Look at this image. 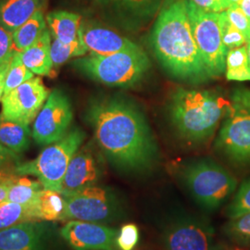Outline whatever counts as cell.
Returning a JSON list of instances; mask_svg holds the SVG:
<instances>
[{
  "label": "cell",
  "instance_id": "36",
  "mask_svg": "<svg viewBox=\"0 0 250 250\" xmlns=\"http://www.w3.org/2000/svg\"><path fill=\"white\" fill-rule=\"evenodd\" d=\"M197 8L207 12L220 13L224 11L222 0H190Z\"/></svg>",
  "mask_w": 250,
  "mask_h": 250
},
{
  "label": "cell",
  "instance_id": "4",
  "mask_svg": "<svg viewBox=\"0 0 250 250\" xmlns=\"http://www.w3.org/2000/svg\"><path fill=\"white\" fill-rule=\"evenodd\" d=\"M74 68L91 80L110 87L130 88L143 80L150 61L141 47L106 56L83 57L72 62Z\"/></svg>",
  "mask_w": 250,
  "mask_h": 250
},
{
  "label": "cell",
  "instance_id": "38",
  "mask_svg": "<svg viewBox=\"0 0 250 250\" xmlns=\"http://www.w3.org/2000/svg\"><path fill=\"white\" fill-rule=\"evenodd\" d=\"M232 101L250 108V90L238 88L232 92Z\"/></svg>",
  "mask_w": 250,
  "mask_h": 250
},
{
  "label": "cell",
  "instance_id": "44",
  "mask_svg": "<svg viewBox=\"0 0 250 250\" xmlns=\"http://www.w3.org/2000/svg\"><path fill=\"white\" fill-rule=\"evenodd\" d=\"M248 42H250V37H249V40H248Z\"/></svg>",
  "mask_w": 250,
  "mask_h": 250
},
{
  "label": "cell",
  "instance_id": "1",
  "mask_svg": "<svg viewBox=\"0 0 250 250\" xmlns=\"http://www.w3.org/2000/svg\"><path fill=\"white\" fill-rule=\"evenodd\" d=\"M85 118L101 152L117 170L143 173L152 169L159 148L139 107L120 97L90 101Z\"/></svg>",
  "mask_w": 250,
  "mask_h": 250
},
{
  "label": "cell",
  "instance_id": "19",
  "mask_svg": "<svg viewBox=\"0 0 250 250\" xmlns=\"http://www.w3.org/2000/svg\"><path fill=\"white\" fill-rule=\"evenodd\" d=\"M82 17L65 10L52 11L45 16L47 28L54 39L63 44H70L79 39Z\"/></svg>",
  "mask_w": 250,
  "mask_h": 250
},
{
  "label": "cell",
  "instance_id": "11",
  "mask_svg": "<svg viewBox=\"0 0 250 250\" xmlns=\"http://www.w3.org/2000/svg\"><path fill=\"white\" fill-rule=\"evenodd\" d=\"M49 94L50 91L42 79L33 77L3 96L0 114L10 122L30 125L36 120Z\"/></svg>",
  "mask_w": 250,
  "mask_h": 250
},
{
  "label": "cell",
  "instance_id": "40",
  "mask_svg": "<svg viewBox=\"0 0 250 250\" xmlns=\"http://www.w3.org/2000/svg\"><path fill=\"white\" fill-rule=\"evenodd\" d=\"M238 6L243 10V12L246 14V16L250 20V0H240Z\"/></svg>",
  "mask_w": 250,
  "mask_h": 250
},
{
  "label": "cell",
  "instance_id": "12",
  "mask_svg": "<svg viewBox=\"0 0 250 250\" xmlns=\"http://www.w3.org/2000/svg\"><path fill=\"white\" fill-rule=\"evenodd\" d=\"M165 250H221L213 229L194 218H181L169 224L163 233Z\"/></svg>",
  "mask_w": 250,
  "mask_h": 250
},
{
  "label": "cell",
  "instance_id": "8",
  "mask_svg": "<svg viewBox=\"0 0 250 250\" xmlns=\"http://www.w3.org/2000/svg\"><path fill=\"white\" fill-rule=\"evenodd\" d=\"M63 197L66 201L67 220L110 224L122 214L118 197L107 188L94 186Z\"/></svg>",
  "mask_w": 250,
  "mask_h": 250
},
{
  "label": "cell",
  "instance_id": "26",
  "mask_svg": "<svg viewBox=\"0 0 250 250\" xmlns=\"http://www.w3.org/2000/svg\"><path fill=\"white\" fill-rule=\"evenodd\" d=\"M33 77H35V73L24 65L21 60V53L16 49L7 62L4 79V95L17 88Z\"/></svg>",
  "mask_w": 250,
  "mask_h": 250
},
{
  "label": "cell",
  "instance_id": "28",
  "mask_svg": "<svg viewBox=\"0 0 250 250\" xmlns=\"http://www.w3.org/2000/svg\"><path fill=\"white\" fill-rule=\"evenodd\" d=\"M226 236L240 246L250 245V212L231 219L224 226Z\"/></svg>",
  "mask_w": 250,
  "mask_h": 250
},
{
  "label": "cell",
  "instance_id": "21",
  "mask_svg": "<svg viewBox=\"0 0 250 250\" xmlns=\"http://www.w3.org/2000/svg\"><path fill=\"white\" fill-rule=\"evenodd\" d=\"M32 131L29 125H20L4 119L0 114V144L9 150L21 154L31 144Z\"/></svg>",
  "mask_w": 250,
  "mask_h": 250
},
{
  "label": "cell",
  "instance_id": "25",
  "mask_svg": "<svg viewBox=\"0 0 250 250\" xmlns=\"http://www.w3.org/2000/svg\"><path fill=\"white\" fill-rule=\"evenodd\" d=\"M225 76L228 81L250 82V63L247 45L228 50L226 55Z\"/></svg>",
  "mask_w": 250,
  "mask_h": 250
},
{
  "label": "cell",
  "instance_id": "29",
  "mask_svg": "<svg viewBox=\"0 0 250 250\" xmlns=\"http://www.w3.org/2000/svg\"><path fill=\"white\" fill-rule=\"evenodd\" d=\"M219 21L221 26L222 39L224 45L228 50L248 44V38L240 30L232 25L227 18L225 11L219 13Z\"/></svg>",
  "mask_w": 250,
  "mask_h": 250
},
{
  "label": "cell",
  "instance_id": "20",
  "mask_svg": "<svg viewBox=\"0 0 250 250\" xmlns=\"http://www.w3.org/2000/svg\"><path fill=\"white\" fill-rule=\"evenodd\" d=\"M38 221H66V201L60 192L44 189L33 203Z\"/></svg>",
  "mask_w": 250,
  "mask_h": 250
},
{
  "label": "cell",
  "instance_id": "37",
  "mask_svg": "<svg viewBox=\"0 0 250 250\" xmlns=\"http://www.w3.org/2000/svg\"><path fill=\"white\" fill-rule=\"evenodd\" d=\"M13 162L19 163L18 154L9 150L0 144V170H4L7 165Z\"/></svg>",
  "mask_w": 250,
  "mask_h": 250
},
{
  "label": "cell",
  "instance_id": "6",
  "mask_svg": "<svg viewBox=\"0 0 250 250\" xmlns=\"http://www.w3.org/2000/svg\"><path fill=\"white\" fill-rule=\"evenodd\" d=\"M182 178L192 197L208 209L218 208L237 187L236 179L222 165L209 159L189 163L184 168Z\"/></svg>",
  "mask_w": 250,
  "mask_h": 250
},
{
  "label": "cell",
  "instance_id": "7",
  "mask_svg": "<svg viewBox=\"0 0 250 250\" xmlns=\"http://www.w3.org/2000/svg\"><path fill=\"white\" fill-rule=\"evenodd\" d=\"M193 36L209 78L219 77L226 69L228 49L222 39L219 13L207 12L187 0Z\"/></svg>",
  "mask_w": 250,
  "mask_h": 250
},
{
  "label": "cell",
  "instance_id": "5",
  "mask_svg": "<svg viewBox=\"0 0 250 250\" xmlns=\"http://www.w3.org/2000/svg\"><path fill=\"white\" fill-rule=\"evenodd\" d=\"M85 137L86 134L81 128H72L62 139L46 146L35 160L19 162L13 171L21 176H35L42 183L45 189L61 193L63 178L70 161Z\"/></svg>",
  "mask_w": 250,
  "mask_h": 250
},
{
  "label": "cell",
  "instance_id": "24",
  "mask_svg": "<svg viewBox=\"0 0 250 250\" xmlns=\"http://www.w3.org/2000/svg\"><path fill=\"white\" fill-rule=\"evenodd\" d=\"M27 222H40L36 218L33 204L23 205L9 201L0 203V230Z\"/></svg>",
  "mask_w": 250,
  "mask_h": 250
},
{
  "label": "cell",
  "instance_id": "41",
  "mask_svg": "<svg viewBox=\"0 0 250 250\" xmlns=\"http://www.w3.org/2000/svg\"><path fill=\"white\" fill-rule=\"evenodd\" d=\"M222 2H223V5H224V10H225L232 5H238L240 0H222Z\"/></svg>",
  "mask_w": 250,
  "mask_h": 250
},
{
  "label": "cell",
  "instance_id": "17",
  "mask_svg": "<svg viewBox=\"0 0 250 250\" xmlns=\"http://www.w3.org/2000/svg\"><path fill=\"white\" fill-rule=\"evenodd\" d=\"M45 5L46 0H0V26L13 33Z\"/></svg>",
  "mask_w": 250,
  "mask_h": 250
},
{
  "label": "cell",
  "instance_id": "3",
  "mask_svg": "<svg viewBox=\"0 0 250 250\" xmlns=\"http://www.w3.org/2000/svg\"><path fill=\"white\" fill-rule=\"evenodd\" d=\"M230 104L214 91L179 87L170 99V122L185 141L203 143L214 134Z\"/></svg>",
  "mask_w": 250,
  "mask_h": 250
},
{
  "label": "cell",
  "instance_id": "16",
  "mask_svg": "<svg viewBox=\"0 0 250 250\" xmlns=\"http://www.w3.org/2000/svg\"><path fill=\"white\" fill-rule=\"evenodd\" d=\"M50 226L27 222L0 230V250H46Z\"/></svg>",
  "mask_w": 250,
  "mask_h": 250
},
{
  "label": "cell",
  "instance_id": "27",
  "mask_svg": "<svg viewBox=\"0 0 250 250\" xmlns=\"http://www.w3.org/2000/svg\"><path fill=\"white\" fill-rule=\"evenodd\" d=\"M87 53L86 47L82 43L80 39H77L70 44H63L61 41L52 38L51 58L54 68L61 67L72 58L82 57Z\"/></svg>",
  "mask_w": 250,
  "mask_h": 250
},
{
  "label": "cell",
  "instance_id": "33",
  "mask_svg": "<svg viewBox=\"0 0 250 250\" xmlns=\"http://www.w3.org/2000/svg\"><path fill=\"white\" fill-rule=\"evenodd\" d=\"M227 18L232 25L240 30L249 40L250 35V21L238 5H232L224 10Z\"/></svg>",
  "mask_w": 250,
  "mask_h": 250
},
{
  "label": "cell",
  "instance_id": "34",
  "mask_svg": "<svg viewBox=\"0 0 250 250\" xmlns=\"http://www.w3.org/2000/svg\"><path fill=\"white\" fill-rule=\"evenodd\" d=\"M15 50L12 33L0 26V65L6 62Z\"/></svg>",
  "mask_w": 250,
  "mask_h": 250
},
{
  "label": "cell",
  "instance_id": "9",
  "mask_svg": "<svg viewBox=\"0 0 250 250\" xmlns=\"http://www.w3.org/2000/svg\"><path fill=\"white\" fill-rule=\"evenodd\" d=\"M215 147L236 164L250 162V108L231 102Z\"/></svg>",
  "mask_w": 250,
  "mask_h": 250
},
{
  "label": "cell",
  "instance_id": "14",
  "mask_svg": "<svg viewBox=\"0 0 250 250\" xmlns=\"http://www.w3.org/2000/svg\"><path fill=\"white\" fill-rule=\"evenodd\" d=\"M103 170L98 154L86 144L74 154L63 178L61 194L72 195L85 188L96 186L102 177Z\"/></svg>",
  "mask_w": 250,
  "mask_h": 250
},
{
  "label": "cell",
  "instance_id": "18",
  "mask_svg": "<svg viewBox=\"0 0 250 250\" xmlns=\"http://www.w3.org/2000/svg\"><path fill=\"white\" fill-rule=\"evenodd\" d=\"M51 34L48 28L41 37L21 53V60L27 68L36 75L50 76L54 65L51 58Z\"/></svg>",
  "mask_w": 250,
  "mask_h": 250
},
{
  "label": "cell",
  "instance_id": "31",
  "mask_svg": "<svg viewBox=\"0 0 250 250\" xmlns=\"http://www.w3.org/2000/svg\"><path fill=\"white\" fill-rule=\"evenodd\" d=\"M96 3L104 9L128 11L141 15L152 12L146 0H96Z\"/></svg>",
  "mask_w": 250,
  "mask_h": 250
},
{
  "label": "cell",
  "instance_id": "2",
  "mask_svg": "<svg viewBox=\"0 0 250 250\" xmlns=\"http://www.w3.org/2000/svg\"><path fill=\"white\" fill-rule=\"evenodd\" d=\"M150 43L155 56L172 77L189 83L209 78L193 36L187 0H170L163 6Z\"/></svg>",
  "mask_w": 250,
  "mask_h": 250
},
{
  "label": "cell",
  "instance_id": "43",
  "mask_svg": "<svg viewBox=\"0 0 250 250\" xmlns=\"http://www.w3.org/2000/svg\"><path fill=\"white\" fill-rule=\"evenodd\" d=\"M247 46H248V53H249V60H250V42H248Z\"/></svg>",
  "mask_w": 250,
  "mask_h": 250
},
{
  "label": "cell",
  "instance_id": "22",
  "mask_svg": "<svg viewBox=\"0 0 250 250\" xmlns=\"http://www.w3.org/2000/svg\"><path fill=\"white\" fill-rule=\"evenodd\" d=\"M46 29L44 11L39 10L12 33L15 48L20 52L24 51L41 37Z\"/></svg>",
  "mask_w": 250,
  "mask_h": 250
},
{
  "label": "cell",
  "instance_id": "39",
  "mask_svg": "<svg viewBox=\"0 0 250 250\" xmlns=\"http://www.w3.org/2000/svg\"><path fill=\"white\" fill-rule=\"evenodd\" d=\"M146 3L148 4V6H149V8L151 9L152 12L153 11H156V10H158L160 7H161L163 4L165 5L168 1H170V0H146Z\"/></svg>",
  "mask_w": 250,
  "mask_h": 250
},
{
  "label": "cell",
  "instance_id": "13",
  "mask_svg": "<svg viewBox=\"0 0 250 250\" xmlns=\"http://www.w3.org/2000/svg\"><path fill=\"white\" fill-rule=\"evenodd\" d=\"M61 235L73 250H117L118 231L105 224L70 221Z\"/></svg>",
  "mask_w": 250,
  "mask_h": 250
},
{
  "label": "cell",
  "instance_id": "23",
  "mask_svg": "<svg viewBox=\"0 0 250 250\" xmlns=\"http://www.w3.org/2000/svg\"><path fill=\"white\" fill-rule=\"evenodd\" d=\"M44 189V186L38 179L33 180L26 176L16 175L9 188L7 201L23 205L33 204Z\"/></svg>",
  "mask_w": 250,
  "mask_h": 250
},
{
  "label": "cell",
  "instance_id": "10",
  "mask_svg": "<svg viewBox=\"0 0 250 250\" xmlns=\"http://www.w3.org/2000/svg\"><path fill=\"white\" fill-rule=\"evenodd\" d=\"M72 119L70 99L62 90L54 89L34 121L32 137L39 146L55 143L69 132Z\"/></svg>",
  "mask_w": 250,
  "mask_h": 250
},
{
  "label": "cell",
  "instance_id": "15",
  "mask_svg": "<svg viewBox=\"0 0 250 250\" xmlns=\"http://www.w3.org/2000/svg\"><path fill=\"white\" fill-rule=\"evenodd\" d=\"M79 39L91 56H106L139 47L114 30L88 20H82Z\"/></svg>",
  "mask_w": 250,
  "mask_h": 250
},
{
  "label": "cell",
  "instance_id": "32",
  "mask_svg": "<svg viewBox=\"0 0 250 250\" xmlns=\"http://www.w3.org/2000/svg\"><path fill=\"white\" fill-rule=\"evenodd\" d=\"M140 238L137 225L126 224L122 226L117 235V248L120 250H134Z\"/></svg>",
  "mask_w": 250,
  "mask_h": 250
},
{
  "label": "cell",
  "instance_id": "42",
  "mask_svg": "<svg viewBox=\"0 0 250 250\" xmlns=\"http://www.w3.org/2000/svg\"><path fill=\"white\" fill-rule=\"evenodd\" d=\"M3 96H4V83L0 81V102L2 101Z\"/></svg>",
  "mask_w": 250,
  "mask_h": 250
},
{
  "label": "cell",
  "instance_id": "30",
  "mask_svg": "<svg viewBox=\"0 0 250 250\" xmlns=\"http://www.w3.org/2000/svg\"><path fill=\"white\" fill-rule=\"evenodd\" d=\"M248 212H250V178L246 180L238 188L226 209V215L230 220Z\"/></svg>",
  "mask_w": 250,
  "mask_h": 250
},
{
  "label": "cell",
  "instance_id": "35",
  "mask_svg": "<svg viewBox=\"0 0 250 250\" xmlns=\"http://www.w3.org/2000/svg\"><path fill=\"white\" fill-rule=\"evenodd\" d=\"M17 174L8 172L5 170H0V203L7 201L9 188Z\"/></svg>",
  "mask_w": 250,
  "mask_h": 250
}]
</instances>
